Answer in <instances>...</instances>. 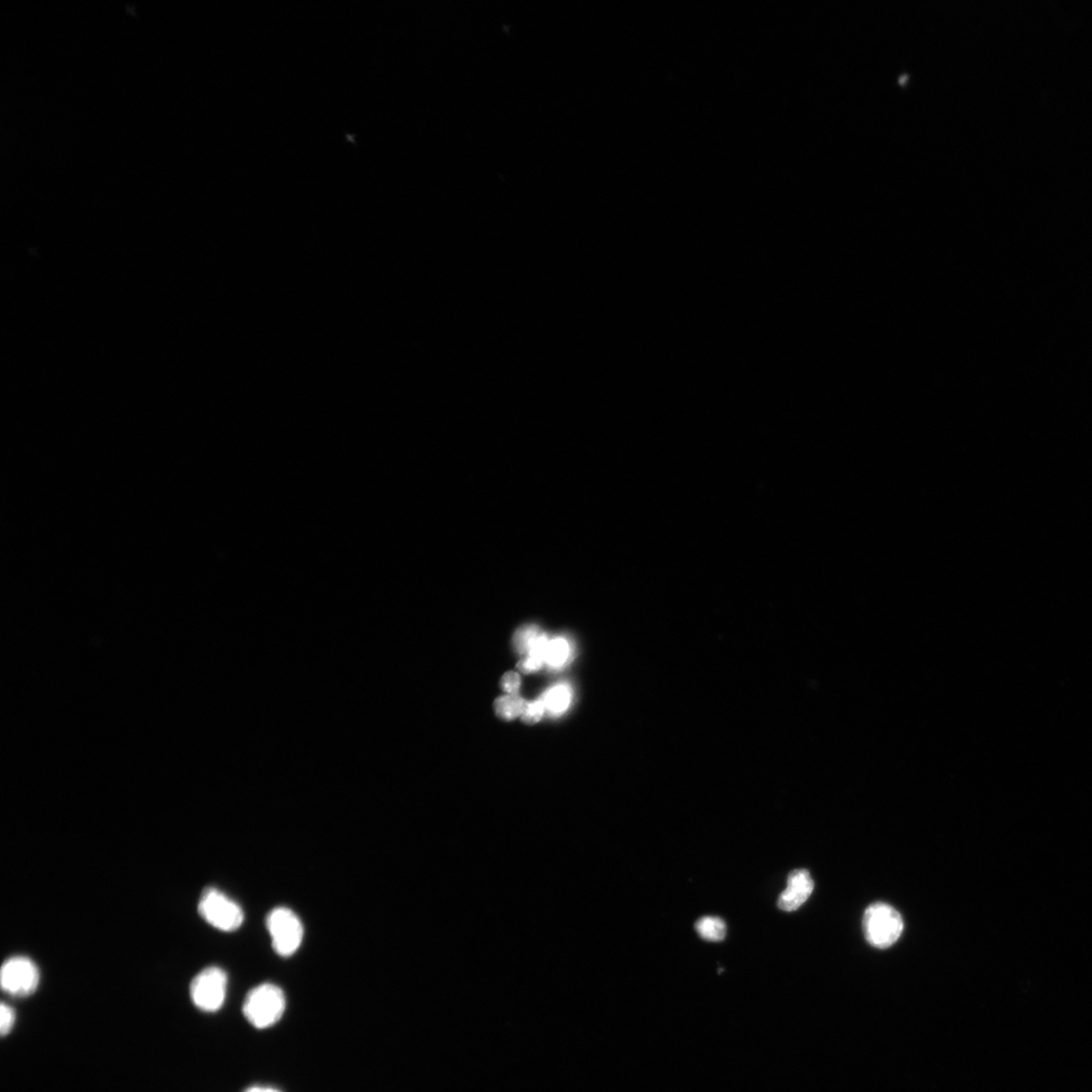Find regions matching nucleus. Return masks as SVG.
Masks as SVG:
<instances>
[{"mask_svg":"<svg viewBox=\"0 0 1092 1092\" xmlns=\"http://www.w3.org/2000/svg\"><path fill=\"white\" fill-rule=\"evenodd\" d=\"M903 920L894 907L878 903L870 905L862 917V929L872 947L887 949L901 938Z\"/></svg>","mask_w":1092,"mask_h":1092,"instance_id":"f03ea898","label":"nucleus"},{"mask_svg":"<svg viewBox=\"0 0 1092 1092\" xmlns=\"http://www.w3.org/2000/svg\"><path fill=\"white\" fill-rule=\"evenodd\" d=\"M199 913L213 928L223 932H234L244 923V913L240 904L216 888H208L201 894Z\"/></svg>","mask_w":1092,"mask_h":1092,"instance_id":"7ed1b4c3","label":"nucleus"},{"mask_svg":"<svg viewBox=\"0 0 1092 1092\" xmlns=\"http://www.w3.org/2000/svg\"><path fill=\"white\" fill-rule=\"evenodd\" d=\"M227 987L226 972L216 966L208 967L201 970L191 981L189 986L191 1002L200 1011L218 1012L225 1004Z\"/></svg>","mask_w":1092,"mask_h":1092,"instance_id":"39448f33","label":"nucleus"},{"mask_svg":"<svg viewBox=\"0 0 1092 1092\" xmlns=\"http://www.w3.org/2000/svg\"><path fill=\"white\" fill-rule=\"evenodd\" d=\"M243 1092H281V1091L278 1090L277 1088H273V1087H248L247 1089H245Z\"/></svg>","mask_w":1092,"mask_h":1092,"instance_id":"f3484780","label":"nucleus"},{"mask_svg":"<svg viewBox=\"0 0 1092 1092\" xmlns=\"http://www.w3.org/2000/svg\"><path fill=\"white\" fill-rule=\"evenodd\" d=\"M286 1006L287 999L282 989L272 984H263L247 994L242 1012L248 1023L262 1030L280 1022Z\"/></svg>","mask_w":1092,"mask_h":1092,"instance_id":"f257e3e1","label":"nucleus"},{"mask_svg":"<svg viewBox=\"0 0 1092 1092\" xmlns=\"http://www.w3.org/2000/svg\"><path fill=\"white\" fill-rule=\"evenodd\" d=\"M545 710V706L541 700L526 702L525 711L521 715V719L531 726V724H536L543 719Z\"/></svg>","mask_w":1092,"mask_h":1092,"instance_id":"ddd939ff","label":"nucleus"},{"mask_svg":"<svg viewBox=\"0 0 1092 1092\" xmlns=\"http://www.w3.org/2000/svg\"><path fill=\"white\" fill-rule=\"evenodd\" d=\"M526 701L518 694H508L495 701L494 708L497 717L505 721H510L521 717L525 711Z\"/></svg>","mask_w":1092,"mask_h":1092,"instance_id":"6e6552de","label":"nucleus"},{"mask_svg":"<svg viewBox=\"0 0 1092 1092\" xmlns=\"http://www.w3.org/2000/svg\"><path fill=\"white\" fill-rule=\"evenodd\" d=\"M695 928L700 937L706 941L720 942L726 939L727 924L720 917L703 916L696 923Z\"/></svg>","mask_w":1092,"mask_h":1092,"instance_id":"1a4fd4ad","label":"nucleus"},{"mask_svg":"<svg viewBox=\"0 0 1092 1092\" xmlns=\"http://www.w3.org/2000/svg\"><path fill=\"white\" fill-rule=\"evenodd\" d=\"M814 881L809 871L798 869L788 877L787 888L780 895L778 906L787 913L795 912L802 906L813 893Z\"/></svg>","mask_w":1092,"mask_h":1092,"instance_id":"0eeeda50","label":"nucleus"},{"mask_svg":"<svg viewBox=\"0 0 1092 1092\" xmlns=\"http://www.w3.org/2000/svg\"><path fill=\"white\" fill-rule=\"evenodd\" d=\"M272 947L281 957H290L301 947L304 926L299 916L288 907H277L266 919Z\"/></svg>","mask_w":1092,"mask_h":1092,"instance_id":"20e7f679","label":"nucleus"},{"mask_svg":"<svg viewBox=\"0 0 1092 1092\" xmlns=\"http://www.w3.org/2000/svg\"><path fill=\"white\" fill-rule=\"evenodd\" d=\"M540 633L538 628L535 626L523 627L517 630L515 637H514V648H515L517 653L525 656L528 654Z\"/></svg>","mask_w":1092,"mask_h":1092,"instance_id":"f8f14e48","label":"nucleus"},{"mask_svg":"<svg viewBox=\"0 0 1092 1092\" xmlns=\"http://www.w3.org/2000/svg\"><path fill=\"white\" fill-rule=\"evenodd\" d=\"M544 665V660L539 658L527 654L523 657L517 665V668L523 674H531L538 671L541 666Z\"/></svg>","mask_w":1092,"mask_h":1092,"instance_id":"2eb2a0df","label":"nucleus"},{"mask_svg":"<svg viewBox=\"0 0 1092 1092\" xmlns=\"http://www.w3.org/2000/svg\"><path fill=\"white\" fill-rule=\"evenodd\" d=\"M521 685V679L516 672H507L501 679L502 689L508 694H517Z\"/></svg>","mask_w":1092,"mask_h":1092,"instance_id":"dca6fc26","label":"nucleus"},{"mask_svg":"<svg viewBox=\"0 0 1092 1092\" xmlns=\"http://www.w3.org/2000/svg\"><path fill=\"white\" fill-rule=\"evenodd\" d=\"M541 702H543L546 710L555 714L562 713L570 705L571 692L566 686L557 685L550 688L543 696Z\"/></svg>","mask_w":1092,"mask_h":1092,"instance_id":"9d476101","label":"nucleus"},{"mask_svg":"<svg viewBox=\"0 0 1092 1092\" xmlns=\"http://www.w3.org/2000/svg\"><path fill=\"white\" fill-rule=\"evenodd\" d=\"M15 1024V1013L12 1006L3 1003L0 1006V1032L5 1036L12 1032Z\"/></svg>","mask_w":1092,"mask_h":1092,"instance_id":"4468645a","label":"nucleus"},{"mask_svg":"<svg viewBox=\"0 0 1092 1092\" xmlns=\"http://www.w3.org/2000/svg\"><path fill=\"white\" fill-rule=\"evenodd\" d=\"M568 654H570V647L566 639L559 638L549 640L545 663L556 668L561 667L566 663Z\"/></svg>","mask_w":1092,"mask_h":1092,"instance_id":"9b49d317","label":"nucleus"},{"mask_svg":"<svg viewBox=\"0 0 1092 1092\" xmlns=\"http://www.w3.org/2000/svg\"><path fill=\"white\" fill-rule=\"evenodd\" d=\"M3 990L16 997L29 996L40 984V972L34 961L24 956L7 959L0 973Z\"/></svg>","mask_w":1092,"mask_h":1092,"instance_id":"423d86ee","label":"nucleus"}]
</instances>
